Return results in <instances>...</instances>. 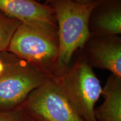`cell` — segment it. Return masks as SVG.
Returning a JSON list of instances; mask_svg holds the SVG:
<instances>
[{
  "mask_svg": "<svg viewBox=\"0 0 121 121\" xmlns=\"http://www.w3.org/2000/svg\"><path fill=\"white\" fill-rule=\"evenodd\" d=\"M99 0L82 4L74 0H53L48 4L54 9L58 27L59 56L56 79L66 72L74 53L82 49L90 38V16Z\"/></svg>",
  "mask_w": 121,
  "mask_h": 121,
  "instance_id": "obj_1",
  "label": "cell"
},
{
  "mask_svg": "<svg viewBox=\"0 0 121 121\" xmlns=\"http://www.w3.org/2000/svg\"><path fill=\"white\" fill-rule=\"evenodd\" d=\"M7 52L33 65L46 77L56 78L58 29L22 22L12 37Z\"/></svg>",
  "mask_w": 121,
  "mask_h": 121,
  "instance_id": "obj_2",
  "label": "cell"
},
{
  "mask_svg": "<svg viewBox=\"0 0 121 121\" xmlns=\"http://www.w3.org/2000/svg\"><path fill=\"white\" fill-rule=\"evenodd\" d=\"M56 80L69 104L84 121H97L95 106L102 94L103 87L84 54Z\"/></svg>",
  "mask_w": 121,
  "mask_h": 121,
  "instance_id": "obj_3",
  "label": "cell"
},
{
  "mask_svg": "<svg viewBox=\"0 0 121 121\" xmlns=\"http://www.w3.org/2000/svg\"><path fill=\"white\" fill-rule=\"evenodd\" d=\"M22 108L35 121H84L73 108L55 78L46 77Z\"/></svg>",
  "mask_w": 121,
  "mask_h": 121,
  "instance_id": "obj_4",
  "label": "cell"
},
{
  "mask_svg": "<svg viewBox=\"0 0 121 121\" xmlns=\"http://www.w3.org/2000/svg\"><path fill=\"white\" fill-rule=\"evenodd\" d=\"M46 76L33 65L14 56L0 76V111L21 107Z\"/></svg>",
  "mask_w": 121,
  "mask_h": 121,
  "instance_id": "obj_5",
  "label": "cell"
},
{
  "mask_svg": "<svg viewBox=\"0 0 121 121\" xmlns=\"http://www.w3.org/2000/svg\"><path fill=\"white\" fill-rule=\"evenodd\" d=\"M82 49L91 67L106 69L121 78V39L118 35L91 36Z\"/></svg>",
  "mask_w": 121,
  "mask_h": 121,
  "instance_id": "obj_6",
  "label": "cell"
},
{
  "mask_svg": "<svg viewBox=\"0 0 121 121\" xmlns=\"http://www.w3.org/2000/svg\"><path fill=\"white\" fill-rule=\"evenodd\" d=\"M0 12L22 23L58 29L54 9L35 0H0Z\"/></svg>",
  "mask_w": 121,
  "mask_h": 121,
  "instance_id": "obj_7",
  "label": "cell"
},
{
  "mask_svg": "<svg viewBox=\"0 0 121 121\" xmlns=\"http://www.w3.org/2000/svg\"><path fill=\"white\" fill-rule=\"evenodd\" d=\"M89 27L92 35L120 34L121 0H99L90 16Z\"/></svg>",
  "mask_w": 121,
  "mask_h": 121,
  "instance_id": "obj_8",
  "label": "cell"
},
{
  "mask_svg": "<svg viewBox=\"0 0 121 121\" xmlns=\"http://www.w3.org/2000/svg\"><path fill=\"white\" fill-rule=\"evenodd\" d=\"M103 103L95 108L97 121H121V78L112 74L103 88Z\"/></svg>",
  "mask_w": 121,
  "mask_h": 121,
  "instance_id": "obj_9",
  "label": "cell"
},
{
  "mask_svg": "<svg viewBox=\"0 0 121 121\" xmlns=\"http://www.w3.org/2000/svg\"><path fill=\"white\" fill-rule=\"evenodd\" d=\"M21 24L18 20L0 12V53L7 51L12 37Z\"/></svg>",
  "mask_w": 121,
  "mask_h": 121,
  "instance_id": "obj_10",
  "label": "cell"
},
{
  "mask_svg": "<svg viewBox=\"0 0 121 121\" xmlns=\"http://www.w3.org/2000/svg\"><path fill=\"white\" fill-rule=\"evenodd\" d=\"M0 121H35L22 107L0 111Z\"/></svg>",
  "mask_w": 121,
  "mask_h": 121,
  "instance_id": "obj_11",
  "label": "cell"
},
{
  "mask_svg": "<svg viewBox=\"0 0 121 121\" xmlns=\"http://www.w3.org/2000/svg\"><path fill=\"white\" fill-rule=\"evenodd\" d=\"M7 52L0 53V76L5 71L14 57L13 54H9Z\"/></svg>",
  "mask_w": 121,
  "mask_h": 121,
  "instance_id": "obj_12",
  "label": "cell"
},
{
  "mask_svg": "<svg viewBox=\"0 0 121 121\" xmlns=\"http://www.w3.org/2000/svg\"><path fill=\"white\" fill-rule=\"evenodd\" d=\"M97 1V0H76V2L79 4H90L94 1Z\"/></svg>",
  "mask_w": 121,
  "mask_h": 121,
  "instance_id": "obj_13",
  "label": "cell"
},
{
  "mask_svg": "<svg viewBox=\"0 0 121 121\" xmlns=\"http://www.w3.org/2000/svg\"><path fill=\"white\" fill-rule=\"evenodd\" d=\"M53 1V0H45V2H44V4H48L50 2H51V1ZM74 1H76V0H74Z\"/></svg>",
  "mask_w": 121,
  "mask_h": 121,
  "instance_id": "obj_14",
  "label": "cell"
},
{
  "mask_svg": "<svg viewBox=\"0 0 121 121\" xmlns=\"http://www.w3.org/2000/svg\"><path fill=\"white\" fill-rule=\"evenodd\" d=\"M35 1H38V2H40V1H41V0H35Z\"/></svg>",
  "mask_w": 121,
  "mask_h": 121,
  "instance_id": "obj_15",
  "label": "cell"
}]
</instances>
